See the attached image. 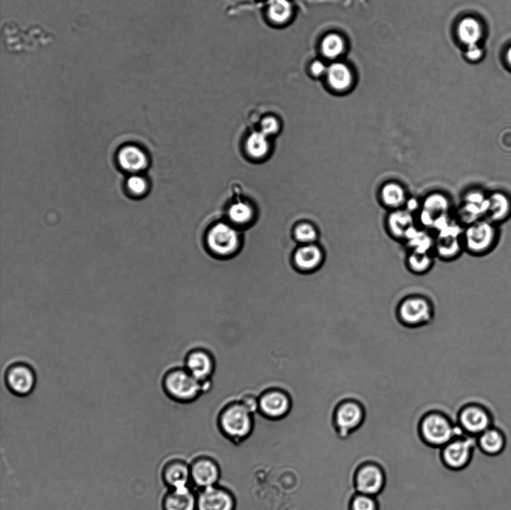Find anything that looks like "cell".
<instances>
[{
  "mask_svg": "<svg viewBox=\"0 0 511 510\" xmlns=\"http://www.w3.org/2000/svg\"><path fill=\"white\" fill-rule=\"evenodd\" d=\"M396 318L404 327L420 329L429 327L436 318L434 300L420 293L408 294L396 308Z\"/></svg>",
  "mask_w": 511,
  "mask_h": 510,
  "instance_id": "1",
  "label": "cell"
},
{
  "mask_svg": "<svg viewBox=\"0 0 511 510\" xmlns=\"http://www.w3.org/2000/svg\"><path fill=\"white\" fill-rule=\"evenodd\" d=\"M255 416L240 402L227 406L217 421L222 434L230 441L239 444L246 440L254 429Z\"/></svg>",
  "mask_w": 511,
  "mask_h": 510,
  "instance_id": "2",
  "label": "cell"
},
{
  "mask_svg": "<svg viewBox=\"0 0 511 510\" xmlns=\"http://www.w3.org/2000/svg\"><path fill=\"white\" fill-rule=\"evenodd\" d=\"M464 250L473 256L480 257L491 252L498 242L495 224L489 220H478L470 224L462 235Z\"/></svg>",
  "mask_w": 511,
  "mask_h": 510,
  "instance_id": "3",
  "label": "cell"
},
{
  "mask_svg": "<svg viewBox=\"0 0 511 510\" xmlns=\"http://www.w3.org/2000/svg\"><path fill=\"white\" fill-rule=\"evenodd\" d=\"M163 391L170 398L180 403L194 401L203 392V384L186 369L170 371L162 381Z\"/></svg>",
  "mask_w": 511,
  "mask_h": 510,
  "instance_id": "4",
  "label": "cell"
},
{
  "mask_svg": "<svg viewBox=\"0 0 511 510\" xmlns=\"http://www.w3.org/2000/svg\"><path fill=\"white\" fill-rule=\"evenodd\" d=\"M207 249L219 259H230L241 249L239 234L231 225L218 223L209 232L206 240Z\"/></svg>",
  "mask_w": 511,
  "mask_h": 510,
  "instance_id": "5",
  "label": "cell"
},
{
  "mask_svg": "<svg viewBox=\"0 0 511 510\" xmlns=\"http://www.w3.org/2000/svg\"><path fill=\"white\" fill-rule=\"evenodd\" d=\"M36 374L33 368L24 362L13 363L7 367L5 384L14 395L26 396L35 389Z\"/></svg>",
  "mask_w": 511,
  "mask_h": 510,
  "instance_id": "6",
  "label": "cell"
},
{
  "mask_svg": "<svg viewBox=\"0 0 511 510\" xmlns=\"http://www.w3.org/2000/svg\"><path fill=\"white\" fill-rule=\"evenodd\" d=\"M292 402L290 396L279 389L264 393L259 399V413L264 418L279 421L286 419L291 413Z\"/></svg>",
  "mask_w": 511,
  "mask_h": 510,
  "instance_id": "7",
  "label": "cell"
},
{
  "mask_svg": "<svg viewBox=\"0 0 511 510\" xmlns=\"http://www.w3.org/2000/svg\"><path fill=\"white\" fill-rule=\"evenodd\" d=\"M236 504L232 492L221 487L203 489L197 494L196 510H235Z\"/></svg>",
  "mask_w": 511,
  "mask_h": 510,
  "instance_id": "8",
  "label": "cell"
},
{
  "mask_svg": "<svg viewBox=\"0 0 511 510\" xmlns=\"http://www.w3.org/2000/svg\"><path fill=\"white\" fill-rule=\"evenodd\" d=\"M191 482L200 489L217 486L221 470L218 463L208 457L196 458L190 465Z\"/></svg>",
  "mask_w": 511,
  "mask_h": 510,
  "instance_id": "9",
  "label": "cell"
},
{
  "mask_svg": "<svg viewBox=\"0 0 511 510\" xmlns=\"http://www.w3.org/2000/svg\"><path fill=\"white\" fill-rule=\"evenodd\" d=\"M292 261L297 271L305 273H315L326 263L322 248L315 244H305L295 249Z\"/></svg>",
  "mask_w": 511,
  "mask_h": 510,
  "instance_id": "10",
  "label": "cell"
},
{
  "mask_svg": "<svg viewBox=\"0 0 511 510\" xmlns=\"http://www.w3.org/2000/svg\"><path fill=\"white\" fill-rule=\"evenodd\" d=\"M422 433L429 443L441 445L447 443L456 431L443 416L432 413L426 416L422 421Z\"/></svg>",
  "mask_w": 511,
  "mask_h": 510,
  "instance_id": "11",
  "label": "cell"
},
{
  "mask_svg": "<svg viewBox=\"0 0 511 510\" xmlns=\"http://www.w3.org/2000/svg\"><path fill=\"white\" fill-rule=\"evenodd\" d=\"M460 421L466 431L474 434L484 433L491 423L487 408L477 403L465 406L461 411Z\"/></svg>",
  "mask_w": 511,
  "mask_h": 510,
  "instance_id": "12",
  "label": "cell"
},
{
  "mask_svg": "<svg viewBox=\"0 0 511 510\" xmlns=\"http://www.w3.org/2000/svg\"><path fill=\"white\" fill-rule=\"evenodd\" d=\"M335 416L338 426L343 430L349 431L359 426L364 410L359 401L346 399L338 404Z\"/></svg>",
  "mask_w": 511,
  "mask_h": 510,
  "instance_id": "13",
  "label": "cell"
},
{
  "mask_svg": "<svg viewBox=\"0 0 511 510\" xmlns=\"http://www.w3.org/2000/svg\"><path fill=\"white\" fill-rule=\"evenodd\" d=\"M162 479L170 489L189 487L191 482L190 465L181 460L168 462L162 470Z\"/></svg>",
  "mask_w": 511,
  "mask_h": 510,
  "instance_id": "14",
  "label": "cell"
},
{
  "mask_svg": "<svg viewBox=\"0 0 511 510\" xmlns=\"http://www.w3.org/2000/svg\"><path fill=\"white\" fill-rule=\"evenodd\" d=\"M185 369L197 380L204 382L214 374L215 361L208 352L195 350L187 359Z\"/></svg>",
  "mask_w": 511,
  "mask_h": 510,
  "instance_id": "15",
  "label": "cell"
},
{
  "mask_svg": "<svg viewBox=\"0 0 511 510\" xmlns=\"http://www.w3.org/2000/svg\"><path fill=\"white\" fill-rule=\"evenodd\" d=\"M162 504L163 510H196L197 494L190 487L170 489Z\"/></svg>",
  "mask_w": 511,
  "mask_h": 510,
  "instance_id": "16",
  "label": "cell"
},
{
  "mask_svg": "<svg viewBox=\"0 0 511 510\" xmlns=\"http://www.w3.org/2000/svg\"><path fill=\"white\" fill-rule=\"evenodd\" d=\"M465 251L462 238L458 235H439L434 241V254L439 259L450 262Z\"/></svg>",
  "mask_w": 511,
  "mask_h": 510,
  "instance_id": "17",
  "label": "cell"
},
{
  "mask_svg": "<svg viewBox=\"0 0 511 510\" xmlns=\"http://www.w3.org/2000/svg\"><path fill=\"white\" fill-rule=\"evenodd\" d=\"M473 443L470 440H459L446 447L444 451L445 462L452 469H461L470 461Z\"/></svg>",
  "mask_w": 511,
  "mask_h": 510,
  "instance_id": "18",
  "label": "cell"
},
{
  "mask_svg": "<svg viewBox=\"0 0 511 510\" xmlns=\"http://www.w3.org/2000/svg\"><path fill=\"white\" fill-rule=\"evenodd\" d=\"M434 258L433 253L410 251L405 260L407 271L416 276H426L433 270Z\"/></svg>",
  "mask_w": 511,
  "mask_h": 510,
  "instance_id": "19",
  "label": "cell"
},
{
  "mask_svg": "<svg viewBox=\"0 0 511 510\" xmlns=\"http://www.w3.org/2000/svg\"><path fill=\"white\" fill-rule=\"evenodd\" d=\"M388 229L391 235L405 239L408 232L414 228V218L407 210H394L388 217Z\"/></svg>",
  "mask_w": 511,
  "mask_h": 510,
  "instance_id": "20",
  "label": "cell"
},
{
  "mask_svg": "<svg viewBox=\"0 0 511 510\" xmlns=\"http://www.w3.org/2000/svg\"><path fill=\"white\" fill-rule=\"evenodd\" d=\"M383 475L378 467L369 465L360 470L357 478V486L364 494H375L379 492L383 485Z\"/></svg>",
  "mask_w": 511,
  "mask_h": 510,
  "instance_id": "21",
  "label": "cell"
},
{
  "mask_svg": "<svg viewBox=\"0 0 511 510\" xmlns=\"http://www.w3.org/2000/svg\"><path fill=\"white\" fill-rule=\"evenodd\" d=\"M511 203L510 198L502 192H494L488 197L486 215L494 224L501 222L510 217Z\"/></svg>",
  "mask_w": 511,
  "mask_h": 510,
  "instance_id": "22",
  "label": "cell"
},
{
  "mask_svg": "<svg viewBox=\"0 0 511 510\" xmlns=\"http://www.w3.org/2000/svg\"><path fill=\"white\" fill-rule=\"evenodd\" d=\"M330 87L336 92H345L350 89L353 76L350 68L343 63H334L326 72Z\"/></svg>",
  "mask_w": 511,
  "mask_h": 510,
  "instance_id": "23",
  "label": "cell"
},
{
  "mask_svg": "<svg viewBox=\"0 0 511 510\" xmlns=\"http://www.w3.org/2000/svg\"><path fill=\"white\" fill-rule=\"evenodd\" d=\"M121 166L130 173H136L146 168V156L140 148L129 146L123 148L119 154Z\"/></svg>",
  "mask_w": 511,
  "mask_h": 510,
  "instance_id": "24",
  "label": "cell"
},
{
  "mask_svg": "<svg viewBox=\"0 0 511 510\" xmlns=\"http://www.w3.org/2000/svg\"><path fill=\"white\" fill-rule=\"evenodd\" d=\"M294 9L289 0H271L267 9V16L273 24L283 26L289 23Z\"/></svg>",
  "mask_w": 511,
  "mask_h": 510,
  "instance_id": "25",
  "label": "cell"
},
{
  "mask_svg": "<svg viewBox=\"0 0 511 510\" xmlns=\"http://www.w3.org/2000/svg\"><path fill=\"white\" fill-rule=\"evenodd\" d=\"M380 195L382 204L393 210L400 209L407 201L404 188L395 182L383 185Z\"/></svg>",
  "mask_w": 511,
  "mask_h": 510,
  "instance_id": "26",
  "label": "cell"
},
{
  "mask_svg": "<svg viewBox=\"0 0 511 510\" xmlns=\"http://www.w3.org/2000/svg\"><path fill=\"white\" fill-rule=\"evenodd\" d=\"M483 33L481 24L473 18H464L458 26V38L467 46L478 44Z\"/></svg>",
  "mask_w": 511,
  "mask_h": 510,
  "instance_id": "27",
  "label": "cell"
},
{
  "mask_svg": "<svg viewBox=\"0 0 511 510\" xmlns=\"http://www.w3.org/2000/svg\"><path fill=\"white\" fill-rule=\"evenodd\" d=\"M479 445L482 450H484L488 455H498L504 449L505 438L503 435L498 430L488 429L481 433Z\"/></svg>",
  "mask_w": 511,
  "mask_h": 510,
  "instance_id": "28",
  "label": "cell"
},
{
  "mask_svg": "<svg viewBox=\"0 0 511 510\" xmlns=\"http://www.w3.org/2000/svg\"><path fill=\"white\" fill-rule=\"evenodd\" d=\"M448 198L440 193H433L425 197L422 203V210L428 212L435 219L446 215L449 210Z\"/></svg>",
  "mask_w": 511,
  "mask_h": 510,
  "instance_id": "29",
  "label": "cell"
},
{
  "mask_svg": "<svg viewBox=\"0 0 511 510\" xmlns=\"http://www.w3.org/2000/svg\"><path fill=\"white\" fill-rule=\"evenodd\" d=\"M246 148L252 158H263L269 151L268 136L261 131L253 133L247 140Z\"/></svg>",
  "mask_w": 511,
  "mask_h": 510,
  "instance_id": "30",
  "label": "cell"
},
{
  "mask_svg": "<svg viewBox=\"0 0 511 510\" xmlns=\"http://www.w3.org/2000/svg\"><path fill=\"white\" fill-rule=\"evenodd\" d=\"M321 50L326 58L330 60L338 58L345 50V41L337 34L326 36L321 43Z\"/></svg>",
  "mask_w": 511,
  "mask_h": 510,
  "instance_id": "31",
  "label": "cell"
},
{
  "mask_svg": "<svg viewBox=\"0 0 511 510\" xmlns=\"http://www.w3.org/2000/svg\"><path fill=\"white\" fill-rule=\"evenodd\" d=\"M253 216L250 205L244 202H238L232 205L229 210L230 219L236 224H246Z\"/></svg>",
  "mask_w": 511,
  "mask_h": 510,
  "instance_id": "32",
  "label": "cell"
},
{
  "mask_svg": "<svg viewBox=\"0 0 511 510\" xmlns=\"http://www.w3.org/2000/svg\"><path fill=\"white\" fill-rule=\"evenodd\" d=\"M295 239L298 242L305 245L315 244L318 233L314 226L308 223L298 225L294 232Z\"/></svg>",
  "mask_w": 511,
  "mask_h": 510,
  "instance_id": "33",
  "label": "cell"
},
{
  "mask_svg": "<svg viewBox=\"0 0 511 510\" xmlns=\"http://www.w3.org/2000/svg\"><path fill=\"white\" fill-rule=\"evenodd\" d=\"M279 124L274 117L265 118L261 124V132L267 136L275 135L279 132Z\"/></svg>",
  "mask_w": 511,
  "mask_h": 510,
  "instance_id": "34",
  "label": "cell"
},
{
  "mask_svg": "<svg viewBox=\"0 0 511 510\" xmlns=\"http://www.w3.org/2000/svg\"><path fill=\"white\" fill-rule=\"evenodd\" d=\"M127 187L133 193L140 195L145 192L147 184L143 178L134 175L127 180Z\"/></svg>",
  "mask_w": 511,
  "mask_h": 510,
  "instance_id": "35",
  "label": "cell"
},
{
  "mask_svg": "<svg viewBox=\"0 0 511 510\" xmlns=\"http://www.w3.org/2000/svg\"><path fill=\"white\" fill-rule=\"evenodd\" d=\"M353 510H376L375 501L363 494L353 500Z\"/></svg>",
  "mask_w": 511,
  "mask_h": 510,
  "instance_id": "36",
  "label": "cell"
},
{
  "mask_svg": "<svg viewBox=\"0 0 511 510\" xmlns=\"http://www.w3.org/2000/svg\"><path fill=\"white\" fill-rule=\"evenodd\" d=\"M466 58L471 62H478L484 56V50H483L478 44L467 46L466 50Z\"/></svg>",
  "mask_w": 511,
  "mask_h": 510,
  "instance_id": "37",
  "label": "cell"
},
{
  "mask_svg": "<svg viewBox=\"0 0 511 510\" xmlns=\"http://www.w3.org/2000/svg\"><path fill=\"white\" fill-rule=\"evenodd\" d=\"M259 398L253 395H247L241 400L240 403H243L250 412L255 415L259 413Z\"/></svg>",
  "mask_w": 511,
  "mask_h": 510,
  "instance_id": "38",
  "label": "cell"
},
{
  "mask_svg": "<svg viewBox=\"0 0 511 510\" xmlns=\"http://www.w3.org/2000/svg\"><path fill=\"white\" fill-rule=\"evenodd\" d=\"M328 67L321 61H315L311 65V72L312 75L316 77H320L328 72Z\"/></svg>",
  "mask_w": 511,
  "mask_h": 510,
  "instance_id": "39",
  "label": "cell"
},
{
  "mask_svg": "<svg viewBox=\"0 0 511 510\" xmlns=\"http://www.w3.org/2000/svg\"><path fill=\"white\" fill-rule=\"evenodd\" d=\"M407 206V210L411 212L412 210H416L419 206V203L415 200H407L406 202Z\"/></svg>",
  "mask_w": 511,
  "mask_h": 510,
  "instance_id": "40",
  "label": "cell"
},
{
  "mask_svg": "<svg viewBox=\"0 0 511 510\" xmlns=\"http://www.w3.org/2000/svg\"><path fill=\"white\" fill-rule=\"evenodd\" d=\"M506 62L507 65L511 67V47L507 51Z\"/></svg>",
  "mask_w": 511,
  "mask_h": 510,
  "instance_id": "41",
  "label": "cell"
}]
</instances>
